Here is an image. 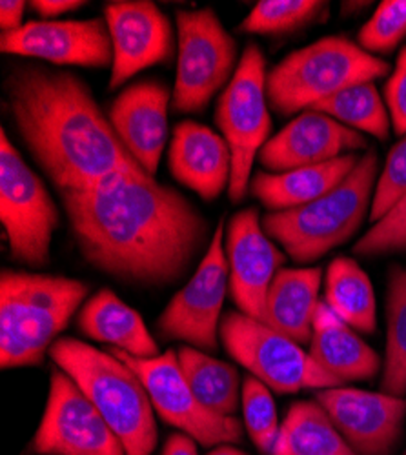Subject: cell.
I'll return each mask as SVG.
<instances>
[{
	"label": "cell",
	"mask_w": 406,
	"mask_h": 455,
	"mask_svg": "<svg viewBox=\"0 0 406 455\" xmlns=\"http://www.w3.org/2000/svg\"><path fill=\"white\" fill-rule=\"evenodd\" d=\"M62 203L83 257L126 283L177 281L208 234L192 203L147 173H117L84 192H62Z\"/></svg>",
	"instance_id": "obj_1"
},
{
	"label": "cell",
	"mask_w": 406,
	"mask_h": 455,
	"mask_svg": "<svg viewBox=\"0 0 406 455\" xmlns=\"http://www.w3.org/2000/svg\"><path fill=\"white\" fill-rule=\"evenodd\" d=\"M6 97L24 144L60 192H84L117 173H146L77 75L19 68L6 81Z\"/></svg>",
	"instance_id": "obj_2"
},
{
	"label": "cell",
	"mask_w": 406,
	"mask_h": 455,
	"mask_svg": "<svg viewBox=\"0 0 406 455\" xmlns=\"http://www.w3.org/2000/svg\"><path fill=\"white\" fill-rule=\"evenodd\" d=\"M88 284L77 279L3 270L0 277V364L4 370L41 364L68 326Z\"/></svg>",
	"instance_id": "obj_3"
},
{
	"label": "cell",
	"mask_w": 406,
	"mask_h": 455,
	"mask_svg": "<svg viewBox=\"0 0 406 455\" xmlns=\"http://www.w3.org/2000/svg\"><path fill=\"white\" fill-rule=\"evenodd\" d=\"M50 355L88 395L121 439L126 455H152L157 446L154 404L140 377L115 354L84 340L57 339Z\"/></svg>",
	"instance_id": "obj_4"
},
{
	"label": "cell",
	"mask_w": 406,
	"mask_h": 455,
	"mask_svg": "<svg viewBox=\"0 0 406 455\" xmlns=\"http://www.w3.org/2000/svg\"><path fill=\"white\" fill-rule=\"evenodd\" d=\"M378 172V154L366 151L352 173L326 196L299 208L267 213L265 232L295 262H312L326 255L357 234L372 206Z\"/></svg>",
	"instance_id": "obj_5"
},
{
	"label": "cell",
	"mask_w": 406,
	"mask_h": 455,
	"mask_svg": "<svg viewBox=\"0 0 406 455\" xmlns=\"http://www.w3.org/2000/svg\"><path fill=\"white\" fill-rule=\"evenodd\" d=\"M388 75V64L345 36H326L290 53L268 75L267 95L281 116L310 111L355 84Z\"/></svg>",
	"instance_id": "obj_6"
},
{
	"label": "cell",
	"mask_w": 406,
	"mask_h": 455,
	"mask_svg": "<svg viewBox=\"0 0 406 455\" xmlns=\"http://www.w3.org/2000/svg\"><path fill=\"white\" fill-rule=\"evenodd\" d=\"M220 339L227 352L274 392L295 394L343 385L322 370L301 345L243 312H228L223 317Z\"/></svg>",
	"instance_id": "obj_7"
},
{
	"label": "cell",
	"mask_w": 406,
	"mask_h": 455,
	"mask_svg": "<svg viewBox=\"0 0 406 455\" xmlns=\"http://www.w3.org/2000/svg\"><path fill=\"white\" fill-rule=\"evenodd\" d=\"M267 59L259 46L250 44L219 99L215 123L230 146V199L243 201L257 154L268 142L272 119L267 95Z\"/></svg>",
	"instance_id": "obj_8"
},
{
	"label": "cell",
	"mask_w": 406,
	"mask_h": 455,
	"mask_svg": "<svg viewBox=\"0 0 406 455\" xmlns=\"http://www.w3.org/2000/svg\"><path fill=\"white\" fill-rule=\"evenodd\" d=\"M0 220L13 259L44 267L59 210L44 182L22 161L6 130L0 133Z\"/></svg>",
	"instance_id": "obj_9"
},
{
	"label": "cell",
	"mask_w": 406,
	"mask_h": 455,
	"mask_svg": "<svg viewBox=\"0 0 406 455\" xmlns=\"http://www.w3.org/2000/svg\"><path fill=\"white\" fill-rule=\"evenodd\" d=\"M177 39L179 60L171 102L179 113H197L228 83L237 60V44L210 8L179 12Z\"/></svg>",
	"instance_id": "obj_10"
},
{
	"label": "cell",
	"mask_w": 406,
	"mask_h": 455,
	"mask_svg": "<svg viewBox=\"0 0 406 455\" xmlns=\"http://www.w3.org/2000/svg\"><path fill=\"white\" fill-rule=\"evenodd\" d=\"M112 354L140 377L163 419L190 435L195 443L217 446L241 439L243 427L235 415H217L201 404L184 379L173 350L152 359H139L119 350H112Z\"/></svg>",
	"instance_id": "obj_11"
},
{
	"label": "cell",
	"mask_w": 406,
	"mask_h": 455,
	"mask_svg": "<svg viewBox=\"0 0 406 455\" xmlns=\"http://www.w3.org/2000/svg\"><path fill=\"white\" fill-rule=\"evenodd\" d=\"M33 448L43 455H126L100 411L62 370L50 379V395Z\"/></svg>",
	"instance_id": "obj_12"
},
{
	"label": "cell",
	"mask_w": 406,
	"mask_h": 455,
	"mask_svg": "<svg viewBox=\"0 0 406 455\" xmlns=\"http://www.w3.org/2000/svg\"><path fill=\"white\" fill-rule=\"evenodd\" d=\"M220 222L197 272L164 308L157 326L168 339L184 340L197 350H215L220 312L230 284V268Z\"/></svg>",
	"instance_id": "obj_13"
},
{
	"label": "cell",
	"mask_w": 406,
	"mask_h": 455,
	"mask_svg": "<svg viewBox=\"0 0 406 455\" xmlns=\"http://www.w3.org/2000/svg\"><path fill=\"white\" fill-rule=\"evenodd\" d=\"M315 401L355 455H388L402 434V397L338 387L319 390Z\"/></svg>",
	"instance_id": "obj_14"
},
{
	"label": "cell",
	"mask_w": 406,
	"mask_h": 455,
	"mask_svg": "<svg viewBox=\"0 0 406 455\" xmlns=\"http://www.w3.org/2000/svg\"><path fill=\"white\" fill-rule=\"evenodd\" d=\"M104 17L114 48L109 90H117L142 69L171 59V24L154 3L147 0L107 3Z\"/></svg>",
	"instance_id": "obj_15"
},
{
	"label": "cell",
	"mask_w": 406,
	"mask_h": 455,
	"mask_svg": "<svg viewBox=\"0 0 406 455\" xmlns=\"http://www.w3.org/2000/svg\"><path fill=\"white\" fill-rule=\"evenodd\" d=\"M4 53L43 59L60 66L106 68L114 64L112 36L102 19L36 20L0 36Z\"/></svg>",
	"instance_id": "obj_16"
},
{
	"label": "cell",
	"mask_w": 406,
	"mask_h": 455,
	"mask_svg": "<svg viewBox=\"0 0 406 455\" xmlns=\"http://www.w3.org/2000/svg\"><path fill=\"white\" fill-rule=\"evenodd\" d=\"M227 234L232 297L244 315L265 323L268 291L283 267L284 253L265 234L255 208L235 213Z\"/></svg>",
	"instance_id": "obj_17"
},
{
	"label": "cell",
	"mask_w": 406,
	"mask_h": 455,
	"mask_svg": "<svg viewBox=\"0 0 406 455\" xmlns=\"http://www.w3.org/2000/svg\"><path fill=\"white\" fill-rule=\"evenodd\" d=\"M366 148V139L319 111H305L288 123L259 151L261 164L272 173L324 164L346 151Z\"/></svg>",
	"instance_id": "obj_18"
},
{
	"label": "cell",
	"mask_w": 406,
	"mask_h": 455,
	"mask_svg": "<svg viewBox=\"0 0 406 455\" xmlns=\"http://www.w3.org/2000/svg\"><path fill=\"white\" fill-rule=\"evenodd\" d=\"M170 92L159 81L126 88L109 108V123L137 164L154 177L168 137Z\"/></svg>",
	"instance_id": "obj_19"
},
{
	"label": "cell",
	"mask_w": 406,
	"mask_h": 455,
	"mask_svg": "<svg viewBox=\"0 0 406 455\" xmlns=\"http://www.w3.org/2000/svg\"><path fill=\"white\" fill-rule=\"evenodd\" d=\"M171 175L206 201L217 199L232 173V154L225 137L195 121L175 126L168 151Z\"/></svg>",
	"instance_id": "obj_20"
},
{
	"label": "cell",
	"mask_w": 406,
	"mask_h": 455,
	"mask_svg": "<svg viewBox=\"0 0 406 455\" xmlns=\"http://www.w3.org/2000/svg\"><path fill=\"white\" fill-rule=\"evenodd\" d=\"M312 359L345 385L346 381L372 379L381 370L379 354L331 312L326 302H319L314 333L310 340Z\"/></svg>",
	"instance_id": "obj_21"
},
{
	"label": "cell",
	"mask_w": 406,
	"mask_h": 455,
	"mask_svg": "<svg viewBox=\"0 0 406 455\" xmlns=\"http://www.w3.org/2000/svg\"><path fill=\"white\" fill-rule=\"evenodd\" d=\"M355 154L343 156L324 164L290 170L284 173L259 172L251 180V194L270 212H284L305 206L326 196L341 184L355 168Z\"/></svg>",
	"instance_id": "obj_22"
},
{
	"label": "cell",
	"mask_w": 406,
	"mask_h": 455,
	"mask_svg": "<svg viewBox=\"0 0 406 455\" xmlns=\"http://www.w3.org/2000/svg\"><path fill=\"white\" fill-rule=\"evenodd\" d=\"M319 288V268L279 270L268 291L265 323L301 347L310 345L314 319L321 302Z\"/></svg>",
	"instance_id": "obj_23"
},
{
	"label": "cell",
	"mask_w": 406,
	"mask_h": 455,
	"mask_svg": "<svg viewBox=\"0 0 406 455\" xmlns=\"http://www.w3.org/2000/svg\"><path fill=\"white\" fill-rule=\"evenodd\" d=\"M79 330L99 343H107L139 359L161 355L142 317L124 305L112 290H100L86 302L79 314Z\"/></svg>",
	"instance_id": "obj_24"
},
{
	"label": "cell",
	"mask_w": 406,
	"mask_h": 455,
	"mask_svg": "<svg viewBox=\"0 0 406 455\" xmlns=\"http://www.w3.org/2000/svg\"><path fill=\"white\" fill-rule=\"evenodd\" d=\"M270 455H355L317 401L293 403Z\"/></svg>",
	"instance_id": "obj_25"
},
{
	"label": "cell",
	"mask_w": 406,
	"mask_h": 455,
	"mask_svg": "<svg viewBox=\"0 0 406 455\" xmlns=\"http://www.w3.org/2000/svg\"><path fill=\"white\" fill-rule=\"evenodd\" d=\"M324 302L341 321L361 333L376 330V293L370 277L350 257L330 262L324 281Z\"/></svg>",
	"instance_id": "obj_26"
},
{
	"label": "cell",
	"mask_w": 406,
	"mask_h": 455,
	"mask_svg": "<svg viewBox=\"0 0 406 455\" xmlns=\"http://www.w3.org/2000/svg\"><path fill=\"white\" fill-rule=\"evenodd\" d=\"M180 371L188 387L210 411L234 415L239 406L237 370L194 347H182L177 352Z\"/></svg>",
	"instance_id": "obj_27"
},
{
	"label": "cell",
	"mask_w": 406,
	"mask_h": 455,
	"mask_svg": "<svg viewBox=\"0 0 406 455\" xmlns=\"http://www.w3.org/2000/svg\"><path fill=\"white\" fill-rule=\"evenodd\" d=\"M310 111H319L338 123L385 140L390 133V113L374 83L355 84L330 97Z\"/></svg>",
	"instance_id": "obj_28"
},
{
	"label": "cell",
	"mask_w": 406,
	"mask_h": 455,
	"mask_svg": "<svg viewBox=\"0 0 406 455\" xmlns=\"http://www.w3.org/2000/svg\"><path fill=\"white\" fill-rule=\"evenodd\" d=\"M386 355L381 388L385 394L406 395V268L394 267L386 297Z\"/></svg>",
	"instance_id": "obj_29"
},
{
	"label": "cell",
	"mask_w": 406,
	"mask_h": 455,
	"mask_svg": "<svg viewBox=\"0 0 406 455\" xmlns=\"http://www.w3.org/2000/svg\"><path fill=\"white\" fill-rule=\"evenodd\" d=\"M326 3L317 0H261L253 6L239 29L257 35H283L314 20Z\"/></svg>",
	"instance_id": "obj_30"
},
{
	"label": "cell",
	"mask_w": 406,
	"mask_h": 455,
	"mask_svg": "<svg viewBox=\"0 0 406 455\" xmlns=\"http://www.w3.org/2000/svg\"><path fill=\"white\" fill-rule=\"evenodd\" d=\"M243 413L244 427L253 441L265 455H270L279 435V419L275 401L270 388L257 377H246L243 387Z\"/></svg>",
	"instance_id": "obj_31"
},
{
	"label": "cell",
	"mask_w": 406,
	"mask_h": 455,
	"mask_svg": "<svg viewBox=\"0 0 406 455\" xmlns=\"http://www.w3.org/2000/svg\"><path fill=\"white\" fill-rule=\"evenodd\" d=\"M406 36V0H385L359 29V46L370 55L390 53Z\"/></svg>",
	"instance_id": "obj_32"
},
{
	"label": "cell",
	"mask_w": 406,
	"mask_h": 455,
	"mask_svg": "<svg viewBox=\"0 0 406 455\" xmlns=\"http://www.w3.org/2000/svg\"><path fill=\"white\" fill-rule=\"evenodd\" d=\"M406 196V135L390 149L385 168L378 179L370 206L372 224L385 219Z\"/></svg>",
	"instance_id": "obj_33"
},
{
	"label": "cell",
	"mask_w": 406,
	"mask_h": 455,
	"mask_svg": "<svg viewBox=\"0 0 406 455\" xmlns=\"http://www.w3.org/2000/svg\"><path fill=\"white\" fill-rule=\"evenodd\" d=\"M406 250V196L379 222H376L354 246V253L374 257Z\"/></svg>",
	"instance_id": "obj_34"
},
{
	"label": "cell",
	"mask_w": 406,
	"mask_h": 455,
	"mask_svg": "<svg viewBox=\"0 0 406 455\" xmlns=\"http://www.w3.org/2000/svg\"><path fill=\"white\" fill-rule=\"evenodd\" d=\"M385 102L390 113L394 132L406 135V48L401 50L394 73L385 86Z\"/></svg>",
	"instance_id": "obj_35"
},
{
	"label": "cell",
	"mask_w": 406,
	"mask_h": 455,
	"mask_svg": "<svg viewBox=\"0 0 406 455\" xmlns=\"http://www.w3.org/2000/svg\"><path fill=\"white\" fill-rule=\"evenodd\" d=\"M26 3L22 0H3L0 3V26H3V33L20 29L22 17H24Z\"/></svg>",
	"instance_id": "obj_36"
},
{
	"label": "cell",
	"mask_w": 406,
	"mask_h": 455,
	"mask_svg": "<svg viewBox=\"0 0 406 455\" xmlns=\"http://www.w3.org/2000/svg\"><path fill=\"white\" fill-rule=\"evenodd\" d=\"M31 6L35 12H39L44 19H52L60 13L77 10V8L84 6V3H81V0H35V3H31Z\"/></svg>",
	"instance_id": "obj_37"
},
{
	"label": "cell",
	"mask_w": 406,
	"mask_h": 455,
	"mask_svg": "<svg viewBox=\"0 0 406 455\" xmlns=\"http://www.w3.org/2000/svg\"><path fill=\"white\" fill-rule=\"evenodd\" d=\"M163 455H197L195 441L187 434H175L166 441Z\"/></svg>",
	"instance_id": "obj_38"
},
{
	"label": "cell",
	"mask_w": 406,
	"mask_h": 455,
	"mask_svg": "<svg viewBox=\"0 0 406 455\" xmlns=\"http://www.w3.org/2000/svg\"><path fill=\"white\" fill-rule=\"evenodd\" d=\"M206 455H246V453L241 451V450H235L232 446H219V448H215L213 451H210Z\"/></svg>",
	"instance_id": "obj_39"
},
{
	"label": "cell",
	"mask_w": 406,
	"mask_h": 455,
	"mask_svg": "<svg viewBox=\"0 0 406 455\" xmlns=\"http://www.w3.org/2000/svg\"><path fill=\"white\" fill-rule=\"evenodd\" d=\"M404 455H406V453H404Z\"/></svg>",
	"instance_id": "obj_40"
}]
</instances>
